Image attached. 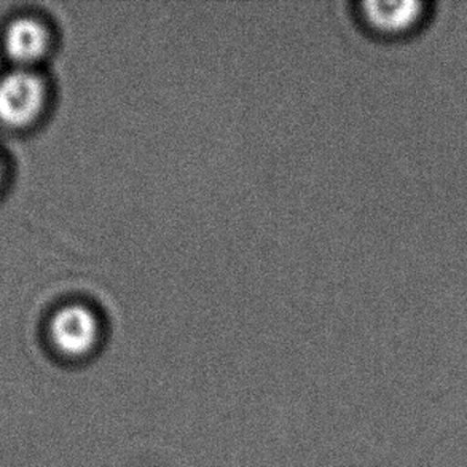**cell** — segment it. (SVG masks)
Returning a JSON list of instances; mask_svg holds the SVG:
<instances>
[{
	"label": "cell",
	"instance_id": "6da1fadb",
	"mask_svg": "<svg viewBox=\"0 0 467 467\" xmlns=\"http://www.w3.org/2000/svg\"><path fill=\"white\" fill-rule=\"evenodd\" d=\"M47 98L42 77L19 67L0 80V121L6 127L29 125L42 112Z\"/></svg>",
	"mask_w": 467,
	"mask_h": 467
},
{
	"label": "cell",
	"instance_id": "7a4b0ae2",
	"mask_svg": "<svg viewBox=\"0 0 467 467\" xmlns=\"http://www.w3.org/2000/svg\"><path fill=\"white\" fill-rule=\"evenodd\" d=\"M99 338V319L85 305H67L53 315L50 340L57 353L66 358H83Z\"/></svg>",
	"mask_w": 467,
	"mask_h": 467
},
{
	"label": "cell",
	"instance_id": "3957f363",
	"mask_svg": "<svg viewBox=\"0 0 467 467\" xmlns=\"http://www.w3.org/2000/svg\"><path fill=\"white\" fill-rule=\"evenodd\" d=\"M4 45L6 55L25 67L37 63L47 55L50 47V34L37 19L18 18L6 27Z\"/></svg>",
	"mask_w": 467,
	"mask_h": 467
},
{
	"label": "cell",
	"instance_id": "277c9868",
	"mask_svg": "<svg viewBox=\"0 0 467 467\" xmlns=\"http://www.w3.org/2000/svg\"><path fill=\"white\" fill-rule=\"evenodd\" d=\"M420 2H366V16L381 31L399 32L410 27L421 13Z\"/></svg>",
	"mask_w": 467,
	"mask_h": 467
},
{
	"label": "cell",
	"instance_id": "5b68a950",
	"mask_svg": "<svg viewBox=\"0 0 467 467\" xmlns=\"http://www.w3.org/2000/svg\"><path fill=\"white\" fill-rule=\"evenodd\" d=\"M0 177H2V176H0ZM0 181H2V179H0Z\"/></svg>",
	"mask_w": 467,
	"mask_h": 467
}]
</instances>
